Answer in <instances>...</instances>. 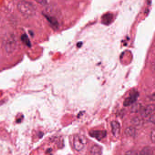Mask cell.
I'll use <instances>...</instances> for the list:
<instances>
[{
	"mask_svg": "<svg viewBox=\"0 0 155 155\" xmlns=\"http://www.w3.org/2000/svg\"><path fill=\"white\" fill-rule=\"evenodd\" d=\"M141 106L140 104H136L134 105V106H132L131 107V112L133 113H137L139 111H140L141 110Z\"/></svg>",
	"mask_w": 155,
	"mask_h": 155,
	"instance_id": "cell-15",
	"label": "cell"
},
{
	"mask_svg": "<svg viewBox=\"0 0 155 155\" xmlns=\"http://www.w3.org/2000/svg\"><path fill=\"white\" fill-rule=\"evenodd\" d=\"M16 43L12 38L8 40L6 44V49L7 52H12L16 48Z\"/></svg>",
	"mask_w": 155,
	"mask_h": 155,
	"instance_id": "cell-8",
	"label": "cell"
},
{
	"mask_svg": "<svg viewBox=\"0 0 155 155\" xmlns=\"http://www.w3.org/2000/svg\"><path fill=\"white\" fill-rule=\"evenodd\" d=\"M18 9L23 16L31 17L35 15L37 11L36 6L32 2L28 1L22 0L18 4Z\"/></svg>",
	"mask_w": 155,
	"mask_h": 155,
	"instance_id": "cell-1",
	"label": "cell"
},
{
	"mask_svg": "<svg viewBox=\"0 0 155 155\" xmlns=\"http://www.w3.org/2000/svg\"><path fill=\"white\" fill-rule=\"evenodd\" d=\"M111 131L115 137L119 136L120 131V127L119 123L117 121H112L111 122Z\"/></svg>",
	"mask_w": 155,
	"mask_h": 155,
	"instance_id": "cell-6",
	"label": "cell"
},
{
	"mask_svg": "<svg viewBox=\"0 0 155 155\" xmlns=\"http://www.w3.org/2000/svg\"><path fill=\"white\" fill-rule=\"evenodd\" d=\"M125 134L130 137H135L137 136V129L134 127H130L125 129Z\"/></svg>",
	"mask_w": 155,
	"mask_h": 155,
	"instance_id": "cell-9",
	"label": "cell"
},
{
	"mask_svg": "<svg viewBox=\"0 0 155 155\" xmlns=\"http://www.w3.org/2000/svg\"><path fill=\"white\" fill-rule=\"evenodd\" d=\"M149 117V121L151 123L154 124L155 122V114H153L152 115H150V116L148 117Z\"/></svg>",
	"mask_w": 155,
	"mask_h": 155,
	"instance_id": "cell-17",
	"label": "cell"
},
{
	"mask_svg": "<svg viewBox=\"0 0 155 155\" xmlns=\"http://www.w3.org/2000/svg\"><path fill=\"white\" fill-rule=\"evenodd\" d=\"M45 17L47 19L49 22L54 27H57L58 26V22L56 18L53 17H51V16H48V15H45Z\"/></svg>",
	"mask_w": 155,
	"mask_h": 155,
	"instance_id": "cell-13",
	"label": "cell"
},
{
	"mask_svg": "<svg viewBox=\"0 0 155 155\" xmlns=\"http://www.w3.org/2000/svg\"><path fill=\"white\" fill-rule=\"evenodd\" d=\"M155 110V106L154 104H150L147 107L141 109L140 112L142 117L147 118L152 114H154Z\"/></svg>",
	"mask_w": 155,
	"mask_h": 155,
	"instance_id": "cell-4",
	"label": "cell"
},
{
	"mask_svg": "<svg viewBox=\"0 0 155 155\" xmlns=\"http://www.w3.org/2000/svg\"><path fill=\"white\" fill-rule=\"evenodd\" d=\"M126 154L127 155H137V154H138V153L137 151H134V150H130V151H128L127 152H126Z\"/></svg>",
	"mask_w": 155,
	"mask_h": 155,
	"instance_id": "cell-19",
	"label": "cell"
},
{
	"mask_svg": "<svg viewBox=\"0 0 155 155\" xmlns=\"http://www.w3.org/2000/svg\"><path fill=\"white\" fill-rule=\"evenodd\" d=\"M35 1L41 5H45L47 4V0H35Z\"/></svg>",
	"mask_w": 155,
	"mask_h": 155,
	"instance_id": "cell-18",
	"label": "cell"
},
{
	"mask_svg": "<svg viewBox=\"0 0 155 155\" xmlns=\"http://www.w3.org/2000/svg\"><path fill=\"white\" fill-rule=\"evenodd\" d=\"M89 135L92 137L101 140L107 136V132L105 130H92L90 131Z\"/></svg>",
	"mask_w": 155,
	"mask_h": 155,
	"instance_id": "cell-5",
	"label": "cell"
},
{
	"mask_svg": "<svg viewBox=\"0 0 155 155\" xmlns=\"http://www.w3.org/2000/svg\"><path fill=\"white\" fill-rule=\"evenodd\" d=\"M87 143V138L83 135H76L74 137L73 145L77 151H80L83 150Z\"/></svg>",
	"mask_w": 155,
	"mask_h": 155,
	"instance_id": "cell-2",
	"label": "cell"
},
{
	"mask_svg": "<svg viewBox=\"0 0 155 155\" xmlns=\"http://www.w3.org/2000/svg\"><path fill=\"white\" fill-rule=\"evenodd\" d=\"M90 152L92 155H101L102 154V149L98 145H94L91 147Z\"/></svg>",
	"mask_w": 155,
	"mask_h": 155,
	"instance_id": "cell-11",
	"label": "cell"
},
{
	"mask_svg": "<svg viewBox=\"0 0 155 155\" xmlns=\"http://www.w3.org/2000/svg\"><path fill=\"white\" fill-rule=\"evenodd\" d=\"M154 150L152 149V147H146L143 148V149L141 150L140 154L143 155H153Z\"/></svg>",
	"mask_w": 155,
	"mask_h": 155,
	"instance_id": "cell-12",
	"label": "cell"
},
{
	"mask_svg": "<svg viewBox=\"0 0 155 155\" xmlns=\"http://www.w3.org/2000/svg\"><path fill=\"white\" fill-rule=\"evenodd\" d=\"M155 129H153L151 131V133H150V139H151V141H152L153 143L155 142Z\"/></svg>",
	"mask_w": 155,
	"mask_h": 155,
	"instance_id": "cell-16",
	"label": "cell"
},
{
	"mask_svg": "<svg viewBox=\"0 0 155 155\" xmlns=\"http://www.w3.org/2000/svg\"><path fill=\"white\" fill-rule=\"evenodd\" d=\"M21 40L23 41V43L27 45L28 47H30L31 45V43L28 37L27 36L26 34H23L22 36H21Z\"/></svg>",
	"mask_w": 155,
	"mask_h": 155,
	"instance_id": "cell-14",
	"label": "cell"
},
{
	"mask_svg": "<svg viewBox=\"0 0 155 155\" xmlns=\"http://www.w3.org/2000/svg\"><path fill=\"white\" fill-rule=\"evenodd\" d=\"M130 122L133 126L140 127L143 125L144 123V120L143 119L140 117H135L131 119Z\"/></svg>",
	"mask_w": 155,
	"mask_h": 155,
	"instance_id": "cell-10",
	"label": "cell"
},
{
	"mask_svg": "<svg viewBox=\"0 0 155 155\" xmlns=\"http://www.w3.org/2000/svg\"><path fill=\"white\" fill-rule=\"evenodd\" d=\"M138 92L136 91H133L130 94L129 96L125 100L123 105L125 107L130 106L136 102L138 97Z\"/></svg>",
	"mask_w": 155,
	"mask_h": 155,
	"instance_id": "cell-3",
	"label": "cell"
},
{
	"mask_svg": "<svg viewBox=\"0 0 155 155\" xmlns=\"http://www.w3.org/2000/svg\"><path fill=\"white\" fill-rule=\"evenodd\" d=\"M113 19V15L112 13H107L102 16L101 23L105 25H109L111 23Z\"/></svg>",
	"mask_w": 155,
	"mask_h": 155,
	"instance_id": "cell-7",
	"label": "cell"
}]
</instances>
